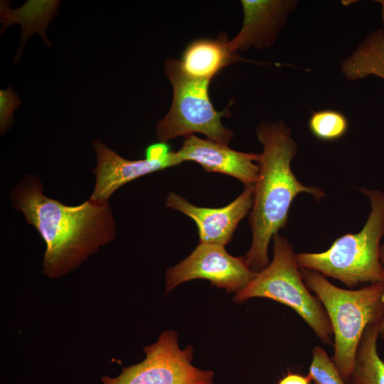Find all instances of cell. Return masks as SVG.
Returning <instances> with one entry per match:
<instances>
[{
	"label": "cell",
	"instance_id": "5bb4252c",
	"mask_svg": "<svg viewBox=\"0 0 384 384\" xmlns=\"http://www.w3.org/2000/svg\"><path fill=\"white\" fill-rule=\"evenodd\" d=\"M7 1H1L0 14L2 33L6 28L18 23L21 26V45L15 59L21 55V50L27 39L33 33H38L42 36L43 42L50 46L46 38V29L55 15L58 13L60 1L28 0L22 6L11 9Z\"/></svg>",
	"mask_w": 384,
	"mask_h": 384
},
{
	"label": "cell",
	"instance_id": "7a4b0ae2",
	"mask_svg": "<svg viewBox=\"0 0 384 384\" xmlns=\"http://www.w3.org/2000/svg\"><path fill=\"white\" fill-rule=\"evenodd\" d=\"M256 136L263 151L260 154L259 176L249 218L252 240L244 257L249 267L259 272L270 263V242L285 227L296 196L305 193L318 201L324 198V192L305 186L294 174L291 163L297 155V144L284 122H262Z\"/></svg>",
	"mask_w": 384,
	"mask_h": 384
},
{
	"label": "cell",
	"instance_id": "ac0fdd59",
	"mask_svg": "<svg viewBox=\"0 0 384 384\" xmlns=\"http://www.w3.org/2000/svg\"><path fill=\"white\" fill-rule=\"evenodd\" d=\"M308 375L315 384H346L331 358L319 346L312 350Z\"/></svg>",
	"mask_w": 384,
	"mask_h": 384
},
{
	"label": "cell",
	"instance_id": "30bf717a",
	"mask_svg": "<svg viewBox=\"0 0 384 384\" xmlns=\"http://www.w3.org/2000/svg\"><path fill=\"white\" fill-rule=\"evenodd\" d=\"M92 146L97 164L92 169L95 183L90 198L95 201H108L123 185L143 176L183 163L174 151L159 159L129 160L119 155L100 139L92 141Z\"/></svg>",
	"mask_w": 384,
	"mask_h": 384
},
{
	"label": "cell",
	"instance_id": "277c9868",
	"mask_svg": "<svg viewBox=\"0 0 384 384\" xmlns=\"http://www.w3.org/2000/svg\"><path fill=\"white\" fill-rule=\"evenodd\" d=\"M360 191L370 204V212L362 229L341 236L324 252L294 254L300 269L316 271L349 288L384 282L380 259V242L384 238V193L366 188Z\"/></svg>",
	"mask_w": 384,
	"mask_h": 384
},
{
	"label": "cell",
	"instance_id": "6da1fadb",
	"mask_svg": "<svg viewBox=\"0 0 384 384\" xmlns=\"http://www.w3.org/2000/svg\"><path fill=\"white\" fill-rule=\"evenodd\" d=\"M10 197L14 209L23 215L46 243L43 273L49 278L73 272L116 237L108 201L89 198L77 206L65 205L45 195L35 174L26 175Z\"/></svg>",
	"mask_w": 384,
	"mask_h": 384
},
{
	"label": "cell",
	"instance_id": "44dd1931",
	"mask_svg": "<svg viewBox=\"0 0 384 384\" xmlns=\"http://www.w3.org/2000/svg\"><path fill=\"white\" fill-rule=\"evenodd\" d=\"M311 380V377L288 373L279 383V384H309Z\"/></svg>",
	"mask_w": 384,
	"mask_h": 384
},
{
	"label": "cell",
	"instance_id": "3957f363",
	"mask_svg": "<svg viewBox=\"0 0 384 384\" xmlns=\"http://www.w3.org/2000/svg\"><path fill=\"white\" fill-rule=\"evenodd\" d=\"M300 272L306 286L327 313L334 338L331 360L346 383L352 373L356 351L365 329L384 317V282L346 289L316 271L300 269Z\"/></svg>",
	"mask_w": 384,
	"mask_h": 384
},
{
	"label": "cell",
	"instance_id": "603a6c76",
	"mask_svg": "<svg viewBox=\"0 0 384 384\" xmlns=\"http://www.w3.org/2000/svg\"><path fill=\"white\" fill-rule=\"evenodd\" d=\"M377 2H378L380 6H381V19H382V23H383V25L384 26V0H378V1H376Z\"/></svg>",
	"mask_w": 384,
	"mask_h": 384
},
{
	"label": "cell",
	"instance_id": "9c48e42d",
	"mask_svg": "<svg viewBox=\"0 0 384 384\" xmlns=\"http://www.w3.org/2000/svg\"><path fill=\"white\" fill-rule=\"evenodd\" d=\"M255 185L245 186L233 201L221 208H204L191 203L181 196L170 192L166 200L168 208L190 217L196 224L201 243L225 246L239 223L251 210Z\"/></svg>",
	"mask_w": 384,
	"mask_h": 384
},
{
	"label": "cell",
	"instance_id": "ba28073f",
	"mask_svg": "<svg viewBox=\"0 0 384 384\" xmlns=\"http://www.w3.org/2000/svg\"><path fill=\"white\" fill-rule=\"evenodd\" d=\"M257 274L244 257L230 255L225 246L199 243L191 254L166 272V293L183 282L204 279L228 292H238Z\"/></svg>",
	"mask_w": 384,
	"mask_h": 384
},
{
	"label": "cell",
	"instance_id": "ffe728a7",
	"mask_svg": "<svg viewBox=\"0 0 384 384\" xmlns=\"http://www.w3.org/2000/svg\"><path fill=\"white\" fill-rule=\"evenodd\" d=\"M171 151L167 143L160 142L149 145L144 154L146 159H159L166 156Z\"/></svg>",
	"mask_w": 384,
	"mask_h": 384
},
{
	"label": "cell",
	"instance_id": "52a82bcc",
	"mask_svg": "<svg viewBox=\"0 0 384 384\" xmlns=\"http://www.w3.org/2000/svg\"><path fill=\"white\" fill-rule=\"evenodd\" d=\"M144 351L142 362L123 368L115 378L103 376V384H213V372L192 365L193 347L181 350L173 330L164 331Z\"/></svg>",
	"mask_w": 384,
	"mask_h": 384
},
{
	"label": "cell",
	"instance_id": "8fae6325",
	"mask_svg": "<svg viewBox=\"0 0 384 384\" xmlns=\"http://www.w3.org/2000/svg\"><path fill=\"white\" fill-rule=\"evenodd\" d=\"M176 152L182 162L194 161L207 172L233 176L245 187L255 185L257 181L260 154L235 151L228 145L201 139L194 134L186 137L181 149Z\"/></svg>",
	"mask_w": 384,
	"mask_h": 384
},
{
	"label": "cell",
	"instance_id": "2e32d148",
	"mask_svg": "<svg viewBox=\"0 0 384 384\" xmlns=\"http://www.w3.org/2000/svg\"><path fill=\"white\" fill-rule=\"evenodd\" d=\"M381 322L375 321L365 329L346 384H384V361L379 356L377 347Z\"/></svg>",
	"mask_w": 384,
	"mask_h": 384
},
{
	"label": "cell",
	"instance_id": "8992f818",
	"mask_svg": "<svg viewBox=\"0 0 384 384\" xmlns=\"http://www.w3.org/2000/svg\"><path fill=\"white\" fill-rule=\"evenodd\" d=\"M164 71L173 87V100L166 116L156 124L159 140L167 143L179 136L200 133L215 142L228 145L234 134L221 119L230 116V105L222 111L214 108L209 97L210 80L187 76L179 60L174 58L164 63Z\"/></svg>",
	"mask_w": 384,
	"mask_h": 384
},
{
	"label": "cell",
	"instance_id": "5b68a950",
	"mask_svg": "<svg viewBox=\"0 0 384 384\" xmlns=\"http://www.w3.org/2000/svg\"><path fill=\"white\" fill-rule=\"evenodd\" d=\"M273 258L269 265L233 298L236 303L250 299H270L292 308L325 344H333V330L319 299L306 286L292 244L280 235L273 238Z\"/></svg>",
	"mask_w": 384,
	"mask_h": 384
},
{
	"label": "cell",
	"instance_id": "4fadbf2b",
	"mask_svg": "<svg viewBox=\"0 0 384 384\" xmlns=\"http://www.w3.org/2000/svg\"><path fill=\"white\" fill-rule=\"evenodd\" d=\"M225 33L220 32L215 39L198 38L186 46L180 67L188 77L210 80L223 68L238 61H247L233 52Z\"/></svg>",
	"mask_w": 384,
	"mask_h": 384
},
{
	"label": "cell",
	"instance_id": "7402d4cb",
	"mask_svg": "<svg viewBox=\"0 0 384 384\" xmlns=\"http://www.w3.org/2000/svg\"><path fill=\"white\" fill-rule=\"evenodd\" d=\"M380 259L384 270V242L380 245ZM380 336L384 337V317L380 324Z\"/></svg>",
	"mask_w": 384,
	"mask_h": 384
},
{
	"label": "cell",
	"instance_id": "d6986e66",
	"mask_svg": "<svg viewBox=\"0 0 384 384\" xmlns=\"http://www.w3.org/2000/svg\"><path fill=\"white\" fill-rule=\"evenodd\" d=\"M21 100L11 87L0 90V132L4 135L14 124L13 113Z\"/></svg>",
	"mask_w": 384,
	"mask_h": 384
},
{
	"label": "cell",
	"instance_id": "e0dca14e",
	"mask_svg": "<svg viewBox=\"0 0 384 384\" xmlns=\"http://www.w3.org/2000/svg\"><path fill=\"white\" fill-rule=\"evenodd\" d=\"M311 133L322 141L331 142L343 137L348 129V121L341 112L322 110L314 112L309 123Z\"/></svg>",
	"mask_w": 384,
	"mask_h": 384
},
{
	"label": "cell",
	"instance_id": "7c38bea8",
	"mask_svg": "<svg viewBox=\"0 0 384 384\" xmlns=\"http://www.w3.org/2000/svg\"><path fill=\"white\" fill-rule=\"evenodd\" d=\"M243 21L239 33L229 41L230 49L268 48L276 41L288 16L296 9L295 0H242Z\"/></svg>",
	"mask_w": 384,
	"mask_h": 384
},
{
	"label": "cell",
	"instance_id": "9a60e30c",
	"mask_svg": "<svg viewBox=\"0 0 384 384\" xmlns=\"http://www.w3.org/2000/svg\"><path fill=\"white\" fill-rule=\"evenodd\" d=\"M341 71L350 80L370 75L384 80V29L370 32L341 64Z\"/></svg>",
	"mask_w": 384,
	"mask_h": 384
}]
</instances>
